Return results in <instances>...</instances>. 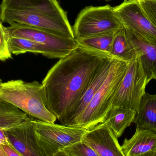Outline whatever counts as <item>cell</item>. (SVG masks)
Here are the masks:
<instances>
[{"mask_svg": "<svg viewBox=\"0 0 156 156\" xmlns=\"http://www.w3.org/2000/svg\"><path fill=\"white\" fill-rule=\"evenodd\" d=\"M109 56L79 46L49 69L42 82L46 105L60 123L75 110L94 75Z\"/></svg>", "mask_w": 156, "mask_h": 156, "instance_id": "cell-1", "label": "cell"}, {"mask_svg": "<svg viewBox=\"0 0 156 156\" xmlns=\"http://www.w3.org/2000/svg\"><path fill=\"white\" fill-rule=\"evenodd\" d=\"M0 99L37 120L51 123L57 120L47 108L44 86L36 81L26 82L17 80L2 82L0 85Z\"/></svg>", "mask_w": 156, "mask_h": 156, "instance_id": "cell-2", "label": "cell"}, {"mask_svg": "<svg viewBox=\"0 0 156 156\" xmlns=\"http://www.w3.org/2000/svg\"><path fill=\"white\" fill-rule=\"evenodd\" d=\"M129 63L114 58L106 80L81 115L71 126L81 127L89 131L104 122Z\"/></svg>", "mask_w": 156, "mask_h": 156, "instance_id": "cell-3", "label": "cell"}, {"mask_svg": "<svg viewBox=\"0 0 156 156\" xmlns=\"http://www.w3.org/2000/svg\"><path fill=\"white\" fill-rule=\"evenodd\" d=\"M109 5L86 6L78 14L73 27L75 39L109 34L123 27Z\"/></svg>", "mask_w": 156, "mask_h": 156, "instance_id": "cell-4", "label": "cell"}, {"mask_svg": "<svg viewBox=\"0 0 156 156\" xmlns=\"http://www.w3.org/2000/svg\"><path fill=\"white\" fill-rule=\"evenodd\" d=\"M38 142L48 156H54L65 147L82 141L89 130L81 127L47 122L34 119Z\"/></svg>", "mask_w": 156, "mask_h": 156, "instance_id": "cell-5", "label": "cell"}, {"mask_svg": "<svg viewBox=\"0 0 156 156\" xmlns=\"http://www.w3.org/2000/svg\"><path fill=\"white\" fill-rule=\"evenodd\" d=\"M0 20L11 25H25L66 38L75 39L68 19L13 9H0Z\"/></svg>", "mask_w": 156, "mask_h": 156, "instance_id": "cell-6", "label": "cell"}, {"mask_svg": "<svg viewBox=\"0 0 156 156\" xmlns=\"http://www.w3.org/2000/svg\"><path fill=\"white\" fill-rule=\"evenodd\" d=\"M139 57L130 62L113 99L112 106L130 108L137 112L148 84Z\"/></svg>", "mask_w": 156, "mask_h": 156, "instance_id": "cell-7", "label": "cell"}, {"mask_svg": "<svg viewBox=\"0 0 156 156\" xmlns=\"http://www.w3.org/2000/svg\"><path fill=\"white\" fill-rule=\"evenodd\" d=\"M123 26L156 44V27L144 12L137 0H126L113 7Z\"/></svg>", "mask_w": 156, "mask_h": 156, "instance_id": "cell-8", "label": "cell"}, {"mask_svg": "<svg viewBox=\"0 0 156 156\" xmlns=\"http://www.w3.org/2000/svg\"><path fill=\"white\" fill-rule=\"evenodd\" d=\"M6 28L9 37L25 38L40 43L67 55L79 47L75 39L59 36L29 26L13 23Z\"/></svg>", "mask_w": 156, "mask_h": 156, "instance_id": "cell-9", "label": "cell"}, {"mask_svg": "<svg viewBox=\"0 0 156 156\" xmlns=\"http://www.w3.org/2000/svg\"><path fill=\"white\" fill-rule=\"evenodd\" d=\"M10 144L22 156H48L39 144L34 119L5 130Z\"/></svg>", "mask_w": 156, "mask_h": 156, "instance_id": "cell-10", "label": "cell"}, {"mask_svg": "<svg viewBox=\"0 0 156 156\" xmlns=\"http://www.w3.org/2000/svg\"><path fill=\"white\" fill-rule=\"evenodd\" d=\"M82 141L99 156H126L118 137L105 123L99 124L85 134Z\"/></svg>", "mask_w": 156, "mask_h": 156, "instance_id": "cell-11", "label": "cell"}, {"mask_svg": "<svg viewBox=\"0 0 156 156\" xmlns=\"http://www.w3.org/2000/svg\"><path fill=\"white\" fill-rule=\"evenodd\" d=\"M114 58L108 57L94 75L75 110L65 120L60 122L61 125L72 126L81 115L91 101L97 91L106 80Z\"/></svg>", "mask_w": 156, "mask_h": 156, "instance_id": "cell-12", "label": "cell"}, {"mask_svg": "<svg viewBox=\"0 0 156 156\" xmlns=\"http://www.w3.org/2000/svg\"><path fill=\"white\" fill-rule=\"evenodd\" d=\"M126 37L140 59L149 83L156 80V44L146 40L131 29L124 27Z\"/></svg>", "mask_w": 156, "mask_h": 156, "instance_id": "cell-13", "label": "cell"}, {"mask_svg": "<svg viewBox=\"0 0 156 156\" xmlns=\"http://www.w3.org/2000/svg\"><path fill=\"white\" fill-rule=\"evenodd\" d=\"M0 9L33 12L68 19L66 12L57 0H2Z\"/></svg>", "mask_w": 156, "mask_h": 156, "instance_id": "cell-14", "label": "cell"}, {"mask_svg": "<svg viewBox=\"0 0 156 156\" xmlns=\"http://www.w3.org/2000/svg\"><path fill=\"white\" fill-rule=\"evenodd\" d=\"M126 156H140L156 151V132L136 128L130 139H125L121 146Z\"/></svg>", "mask_w": 156, "mask_h": 156, "instance_id": "cell-15", "label": "cell"}, {"mask_svg": "<svg viewBox=\"0 0 156 156\" xmlns=\"http://www.w3.org/2000/svg\"><path fill=\"white\" fill-rule=\"evenodd\" d=\"M8 44L12 55H19L29 52L40 54L49 58L59 59L67 56L45 45L21 37H9Z\"/></svg>", "mask_w": 156, "mask_h": 156, "instance_id": "cell-16", "label": "cell"}, {"mask_svg": "<svg viewBox=\"0 0 156 156\" xmlns=\"http://www.w3.org/2000/svg\"><path fill=\"white\" fill-rule=\"evenodd\" d=\"M133 122L136 128L156 132V94L145 93L141 99Z\"/></svg>", "mask_w": 156, "mask_h": 156, "instance_id": "cell-17", "label": "cell"}, {"mask_svg": "<svg viewBox=\"0 0 156 156\" xmlns=\"http://www.w3.org/2000/svg\"><path fill=\"white\" fill-rule=\"evenodd\" d=\"M136 112L126 107L112 106L104 123L106 124L119 137L127 127L133 122Z\"/></svg>", "mask_w": 156, "mask_h": 156, "instance_id": "cell-18", "label": "cell"}, {"mask_svg": "<svg viewBox=\"0 0 156 156\" xmlns=\"http://www.w3.org/2000/svg\"><path fill=\"white\" fill-rule=\"evenodd\" d=\"M30 119L28 115L16 106L0 99V129L16 127Z\"/></svg>", "mask_w": 156, "mask_h": 156, "instance_id": "cell-19", "label": "cell"}, {"mask_svg": "<svg viewBox=\"0 0 156 156\" xmlns=\"http://www.w3.org/2000/svg\"><path fill=\"white\" fill-rule=\"evenodd\" d=\"M110 55L127 62H131L137 57L133 47L127 39L124 27L115 32Z\"/></svg>", "mask_w": 156, "mask_h": 156, "instance_id": "cell-20", "label": "cell"}, {"mask_svg": "<svg viewBox=\"0 0 156 156\" xmlns=\"http://www.w3.org/2000/svg\"><path fill=\"white\" fill-rule=\"evenodd\" d=\"M116 31L105 34L75 40L79 46L98 51L110 56L114 37Z\"/></svg>", "mask_w": 156, "mask_h": 156, "instance_id": "cell-21", "label": "cell"}, {"mask_svg": "<svg viewBox=\"0 0 156 156\" xmlns=\"http://www.w3.org/2000/svg\"><path fill=\"white\" fill-rule=\"evenodd\" d=\"M60 151L67 156H99L91 147L83 141L69 146Z\"/></svg>", "mask_w": 156, "mask_h": 156, "instance_id": "cell-22", "label": "cell"}, {"mask_svg": "<svg viewBox=\"0 0 156 156\" xmlns=\"http://www.w3.org/2000/svg\"><path fill=\"white\" fill-rule=\"evenodd\" d=\"M9 37L6 27L0 21V61H5L12 58L8 44Z\"/></svg>", "mask_w": 156, "mask_h": 156, "instance_id": "cell-23", "label": "cell"}, {"mask_svg": "<svg viewBox=\"0 0 156 156\" xmlns=\"http://www.w3.org/2000/svg\"><path fill=\"white\" fill-rule=\"evenodd\" d=\"M148 19L156 27V0H137Z\"/></svg>", "mask_w": 156, "mask_h": 156, "instance_id": "cell-24", "label": "cell"}, {"mask_svg": "<svg viewBox=\"0 0 156 156\" xmlns=\"http://www.w3.org/2000/svg\"><path fill=\"white\" fill-rule=\"evenodd\" d=\"M2 148L4 150L8 156H22V155L16 150L10 144H2Z\"/></svg>", "mask_w": 156, "mask_h": 156, "instance_id": "cell-25", "label": "cell"}, {"mask_svg": "<svg viewBox=\"0 0 156 156\" xmlns=\"http://www.w3.org/2000/svg\"><path fill=\"white\" fill-rule=\"evenodd\" d=\"M0 140L4 142L5 144H10L5 133V130L2 129H0Z\"/></svg>", "mask_w": 156, "mask_h": 156, "instance_id": "cell-26", "label": "cell"}, {"mask_svg": "<svg viewBox=\"0 0 156 156\" xmlns=\"http://www.w3.org/2000/svg\"><path fill=\"white\" fill-rule=\"evenodd\" d=\"M140 156H156V151L151 152Z\"/></svg>", "mask_w": 156, "mask_h": 156, "instance_id": "cell-27", "label": "cell"}, {"mask_svg": "<svg viewBox=\"0 0 156 156\" xmlns=\"http://www.w3.org/2000/svg\"><path fill=\"white\" fill-rule=\"evenodd\" d=\"M0 156H8L4 150L0 146Z\"/></svg>", "mask_w": 156, "mask_h": 156, "instance_id": "cell-28", "label": "cell"}, {"mask_svg": "<svg viewBox=\"0 0 156 156\" xmlns=\"http://www.w3.org/2000/svg\"><path fill=\"white\" fill-rule=\"evenodd\" d=\"M54 156H67L64 153L61 152V151H58L57 153H56Z\"/></svg>", "mask_w": 156, "mask_h": 156, "instance_id": "cell-29", "label": "cell"}, {"mask_svg": "<svg viewBox=\"0 0 156 156\" xmlns=\"http://www.w3.org/2000/svg\"><path fill=\"white\" fill-rule=\"evenodd\" d=\"M4 142H3L2 141H1L0 140V145H1L2 144H4Z\"/></svg>", "mask_w": 156, "mask_h": 156, "instance_id": "cell-30", "label": "cell"}, {"mask_svg": "<svg viewBox=\"0 0 156 156\" xmlns=\"http://www.w3.org/2000/svg\"><path fill=\"white\" fill-rule=\"evenodd\" d=\"M2 80L0 79V85H1V84H2Z\"/></svg>", "mask_w": 156, "mask_h": 156, "instance_id": "cell-31", "label": "cell"}, {"mask_svg": "<svg viewBox=\"0 0 156 156\" xmlns=\"http://www.w3.org/2000/svg\"><path fill=\"white\" fill-rule=\"evenodd\" d=\"M105 1H111V0H105Z\"/></svg>", "mask_w": 156, "mask_h": 156, "instance_id": "cell-32", "label": "cell"}, {"mask_svg": "<svg viewBox=\"0 0 156 156\" xmlns=\"http://www.w3.org/2000/svg\"><path fill=\"white\" fill-rule=\"evenodd\" d=\"M125 1H126V0H125Z\"/></svg>", "mask_w": 156, "mask_h": 156, "instance_id": "cell-33", "label": "cell"}]
</instances>
